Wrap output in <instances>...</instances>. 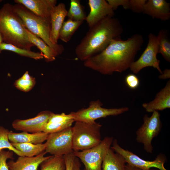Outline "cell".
Listing matches in <instances>:
<instances>
[{
  "mask_svg": "<svg viewBox=\"0 0 170 170\" xmlns=\"http://www.w3.org/2000/svg\"><path fill=\"white\" fill-rule=\"evenodd\" d=\"M144 41L139 34L126 40L114 39L101 52L84 61V65L103 75L122 73L130 68Z\"/></svg>",
  "mask_w": 170,
  "mask_h": 170,
  "instance_id": "obj_1",
  "label": "cell"
},
{
  "mask_svg": "<svg viewBox=\"0 0 170 170\" xmlns=\"http://www.w3.org/2000/svg\"><path fill=\"white\" fill-rule=\"evenodd\" d=\"M123 31L117 18L107 16L92 27L76 47L77 57L84 61L103 51L112 40L120 38Z\"/></svg>",
  "mask_w": 170,
  "mask_h": 170,
  "instance_id": "obj_2",
  "label": "cell"
},
{
  "mask_svg": "<svg viewBox=\"0 0 170 170\" xmlns=\"http://www.w3.org/2000/svg\"><path fill=\"white\" fill-rule=\"evenodd\" d=\"M0 33L3 42L28 50L35 46L30 42L14 5L9 3L4 4L0 9Z\"/></svg>",
  "mask_w": 170,
  "mask_h": 170,
  "instance_id": "obj_3",
  "label": "cell"
},
{
  "mask_svg": "<svg viewBox=\"0 0 170 170\" xmlns=\"http://www.w3.org/2000/svg\"><path fill=\"white\" fill-rule=\"evenodd\" d=\"M15 9L23 21L26 28L31 33L40 38L54 51L57 56L64 50L61 44L53 43L50 38L51 24L50 17L37 16L20 4L14 5Z\"/></svg>",
  "mask_w": 170,
  "mask_h": 170,
  "instance_id": "obj_4",
  "label": "cell"
},
{
  "mask_svg": "<svg viewBox=\"0 0 170 170\" xmlns=\"http://www.w3.org/2000/svg\"><path fill=\"white\" fill-rule=\"evenodd\" d=\"M102 125L95 122L87 123L75 122L72 129V149L73 151L85 150L93 147L101 141Z\"/></svg>",
  "mask_w": 170,
  "mask_h": 170,
  "instance_id": "obj_5",
  "label": "cell"
},
{
  "mask_svg": "<svg viewBox=\"0 0 170 170\" xmlns=\"http://www.w3.org/2000/svg\"><path fill=\"white\" fill-rule=\"evenodd\" d=\"M160 117V113L157 111L153 112L150 116L144 115L143 124L136 132L137 142L143 144L144 149L148 153H152V140L159 135L162 128Z\"/></svg>",
  "mask_w": 170,
  "mask_h": 170,
  "instance_id": "obj_6",
  "label": "cell"
},
{
  "mask_svg": "<svg viewBox=\"0 0 170 170\" xmlns=\"http://www.w3.org/2000/svg\"><path fill=\"white\" fill-rule=\"evenodd\" d=\"M114 139L112 137H105L97 145L85 150L73 151V154L83 163L85 170H102L103 159Z\"/></svg>",
  "mask_w": 170,
  "mask_h": 170,
  "instance_id": "obj_7",
  "label": "cell"
},
{
  "mask_svg": "<svg viewBox=\"0 0 170 170\" xmlns=\"http://www.w3.org/2000/svg\"><path fill=\"white\" fill-rule=\"evenodd\" d=\"M103 104L99 100L92 101L90 103L88 107L82 108L77 111L70 114L74 121L93 123L97 119L105 118L109 116H115L122 114L128 111V107L119 108H106L102 107Z\"/></svg>",
  "mask_w": 170,
  "mask_h": 170,
  "instance_id": "obj_8",
  "label": "cell"
},
{
  "mask_svg": "<svg viewBox=\"0 0 170 170\" xmlns=\"http://www.w3.org/2000/svg\"><path fill=\"white\" fill-rule=\"evenodd\" d=\"M110 148L115 152L121 155L126 163L132 166L142 170H148L153 167L159 170H167L164 166L167 158L163 154H159L153 161L145 160L132 152L122 148L116 139H114Z\"/></svg>",
  "mask_w": 170,
  "mask_h": 170,
  "instance_id": "obj_9",
  "label": "cell"
},
{
  "mask_svg": "<svg viewBox=\"0 0 170 170\" xmlns=\"http://www.w3.org/2000/svg\"><path fill=\"white\" fill-rule=\"evenodd\" d=\"M72 127L48 134L45 143V151L52 156H65L73 152Z\"/></svg>",
  "mask_w": 170,
  "mask_h": 170,
  "instance_id": "obj_10",
  "label": "cell"
},
{
  "mask_svg": "<svg viewBox=\"0 0 170 170\" xmlns=\"http://www.w3.org/2000/svg\"><path fill=\"white\" fill-rule=\"evenodd\" d=\"M158 53V39L157 36L152 33L148 35L147 46L140 57L131 65L130 69L134 73H138L141 70L152 67L161 73L162 71L160 66V61L157 58Z\"/></svg>",
  "mask_w": 170,
  "mask_h": 170,
  "instance_id": "obj_11",
  "label": "cell"
},
{
  "mask_svg": "<svg viewBox=\"0 0 170 170\" xmlns=\"http://www.w3.org/2000/svg\"><path fill=\"white\" fill-rule=\"evenodd\" d=\"M53 112L49 110L40 112L35 117L25 120L16 119L12 126L16 130L31 133L43 132L48 120Z\"/></svg>",
  "mask_w": 170,
  "mask_h": 170,
  "instance_id": "obj_12",
  "label": "cell"
},
{
  "mask_svg": "<svg viewBox=\"0 0 170 170\" xmlns=\"http://www.w3.org/2000/svg\"><path fill=\"white\" fill-rule=\"evenodd\" d=\"M88 4L90 11L85 20L89 28L104 18L115 15L114 10L106 0H89Z\"/></svg>",
  "mask_w": 170,
  "mask_h": 170,
  "instance_id": "obj_13",
  "label": "cell"
},
{
  "mask_svg": "<svg viewBox=\"0 0 170 170\" xmlns=\"http://www.w3.org/2000/svg\"><path fill=\"white\" fill-rule=\"evenodd\" d=\"M36 15L42 17H50L51 12L56 6V0H15Z\"/></svg>",
  "mask_w": 170,
  "mask_h": 170,
  "instance_id": "obj_14",
  "label": "cell"
},
{
  "mask_svg": "<svg viewBox=\"0 0 170 170\" xmlns=\"http://www.w3.org/2000/svg\"><path fill=\"white\" fill-rule=\"evenodd\" d=\"M143 13L153 18L167 20L170 18V4L165 0H147Z\"/></svg>",
  "mask_w": 170,
  "mask_h": 170,
  "instance_id": "obj_15",
  "label": "cell"
},
{
  "mask_svg": "<svg viewBox=\"0 0 170 170\" xmlns=\"http://www.w3.org/2000/svg\"><path fill=\"white\" fill-rule=\"evenodd\" d=\"M46 153L44 151L34 157L19 156L15 161L10 160L7 162L9 170H37L41 163L50 156H45Z\"/></svg>",
  "mask_w": 170,
  "mask_h": 170,
  "instance_id": "obj_16",
  "label": "cell"
},
{
  "mask_svg": "<svg viewBox=\"0 0 170 170\" xmlns=\"http://www.w3.org/2000/svg\"><path fill=\"white\" fill-rule=\"evenodd\" d=\"M67 10L65 4L59 3L52 10L50 15L51 29L50 38L54 44H58L60 30L67 16Z\"/></svg>",
  "mask_w": 170,
  "mask_h": 170,
  "instance_id": "obj_17",
  "label": "cell"
},
{
  "mask_svg": "<svg viewBox=\"0 0 170 170\" xmlns=\"http://www.w3.org/2000/svg\"><path fill=\"white\" fill-rule=\"evenodd\" d=\"M142 106L148 112L156 111H162L170 108V81L167 82L165 86L156 94L151 101L144 103Z\"/></svg>",
  "mask_w": 170,
  "mask_h": 170,
  "instance_id": "obj_18",
  "label": "cell"
},
{
  "mask_svg": "<svg viewBox=\"0 0 170 170\" xmlns=\"http://www.w3.org/2000/svg\"><path fill=\"white\" fill-rule=\"evenodd\" d=\"M74 122L70 114L53 113L49 118L43 132L48 134L59 132L71 127Z\"/></svg>",
  "mask_w": 170,
  "mask_h": 170,
  "instance_id": "obj_19",
  "label": "cell"
},
{
  "mask_svg": "<svg viewBox=\"0 0 170 170\" xmlns=\"http://www.w3.org/2000/svg\"><path fill=\"white\" fill-rule=\"evenodd\" d=\"M48 134L44 132L29 133L22 132L16 133L10 131L8 139L11 143H28L33 144H42L46 141Z\"/></svg>",
  "mask_w": 170,
  "mask_h": 170,
  "instance_id": "obj_20",
  "label": "cell"
},
{
  "mask_svg": "<svg viewBox=\"0 0 170 170\" xmlns=\"http://www.w3.org/2000/svg\"><path fill=\"white\" fill-rule=\"evenodd\" d=\"M126 163L123 156L110 148L103 159L102 170H126Z\"/></svg>",
  "mask_w": 170,
  "mask_h": 170,
  "instance_id": "obj_21",
  "label": "cell"
},
{
  "mask_svg": "<svg viewBox=\"0 0 170 170\" xmlns=\"http://www.w3.org/2000/svg\"><path fill=\"white\" fill-rule=\"evenodd\" d=\"M30 42L41 51L46 62H52L55 60L57 55L53 50L40 38L36 36L26 29Z\"/></svg>",
  "mask_w": 170,
  "mask_h": 170,
  "instance_id": "obj_22",
  "label": "cell"
},
{
  "mask_svg": "<svg viewBox=\"0 0 170 170\" xmlns=\"http://www.w3.org/2000/svg\"><path fill=\"white\" fill-rule=\"evenodd\" d=\"M13 146L24 156L32 157L37 156L45 150V143L33 144L28 143H11Z\"/></svg>",
  "mask_w": 170,
  "mask_h": 170,
  "instance_id": "obj_23",
  "label": "cell"
},
{
  "mask_svg": "<svg viewBox=\"0 0 170 170\" xmlns=\"http://www.w3.org/2000/svg\"><path fill=\"white\" fill-rule=\"evenodd\" d=\"M83 22L75 21L69 19L64 21L59 33V39L64 42H68Z\"/></svg>",
  "mask_w": 170,
  "mask_h": 170,
  "instance_id": "obj_24",
  "label": "cell"
},
{
  "mask_svg": "<svg viewBox=\"0 0 170 170\" xmlns=\"http://www.w3.org/2000/svg\"><path fill=\"white\" fill-rule=\"evenodd\" d=\"M4 50L13 52L21 56L35 60H40L44 58V55L41 52H35L31 51V50L22 48L3 42L0 44V53Z\"/></svg>",
  "mask_w": 170,
  "mask_h": 170,
  "instance_id": "obj_25",
  "label": "cell"
},
{
  "mask_svg": "<svg viewBox=\"0 0 170 170\" xmlns=\"http://www.w3.org/2000/svg\"><path fill=\"white\" fill-rule=\"evenodd\" d=\"M158 53L161 54L167 61L170 62V41L166 30H161L157 36Z\"/></svg>",
  "mask_w": 170,
  "mask_h": 170,
  "instance_id": "obj_26",
  "label": "cell"
},
{
  "mask_svg": "<svg viewBox=\"0 0 170 170\" xmlns=\"http://www.w3.org/2000/svg\"><path fill=\"white\" fill-rule=\"evenodd\" d=\"M87 16L84 8L80 0L70 1V6L66 16L68 19L75 21H84Z\"/></svg>",
  "mask_w": 170,
  "mask_h": 170,
  "instance_id": "obj_27",
  "label": "cell"
},
{
  "mask_svg": "<svg viewBox=\"0 0 170 170\" xmlns=\"http://www.w3.org/2000/svg\"><path fill=\"white\" fill-rule=\"evenodd\" d=\"M40 170H65L64 156H51L40 165Z\"/></svg>",
  "mask_w": 170,
  "mask_h": 170,
  "instance_id": "obj_28",
  "label": "cell"
},
{
  "mask_svg": "<svg viewBox=\"0 0 170 170\" xmlns=\"http://www.w3.org/2000/svg\"><path fill=\"white\" fill-rule=\"evenodd\" d=\"M36 82L35 78L31 76L28 71H26L20 77L15 81L14 85L19 90L26 92L32 89Z\"/></svg>",
  "mask_w": 170,
  "mask_h": 170,
  "instance_id": "obj_29",
  "label": "cell"
},
{
  "mask_svg": "<svg viewBox=\"0 0 170 170\" xmlns=\"http://www.w3.org/2000/svg\"><path fill=\"white\" fill-rule=\"evenodd\" d=\"M10 131L8 129L0 126V150L7 149L13 151L19 156H24L21 153L13 146L9 141L8 135Z\"/></svg>",
  "mask_w": 170,
  "mask_h": 170,
  "instance_id": "obj_30",
  "label": "cell"
},
{
  "mask_svg": "<svg viewBox=\"0 0 170 170\" xmlns=\"http://www.w3.org/2000/svg\"><path fill=\"white\" fill-rule=\"evenodd\" d=\"M13 153L9 150H0V170H9L7 161L8 159H14Z\"/></svg>",
  "mask_w": 170,
  "mask_h": 170,
  "instance_id": "obj_31",
  "label": "cell"
},
{
  "mask_svg": "<svg viewBox=\"0 0 170 170\" xmlns=\"http://www.w3.org/2000/svg\"><path fill=\"white\" fill-rule=\"evenodd\" d=\"M146 0H129V9L133 12L143 13Z\"/></svg>",
  "mask_w": 170,
  "mask_h": 170,
  "instance_id": "obj_32",
  "label": "cell"
},
{
  "mask_svg": "<svg viewBox=\"0 0 170 170\" xmlns=\"http://www.w3.org/2000/svg\"><path fill=\"white\" fill-rule=\"evenodd\" d=\"M125 81L128 86L132 89L137 88L139 84L138 78L134 74H129L127 75L125 77Z\"/></svg>",
  "mask_w": 170,
  "mask_h": 170,
  "instance_id": "obj_33",
  "label": "cell"
},
{
  "mask_svg": "<svg viewBox=\"0 0 170 170\" xmlns=\"http://www.w3.org/2000/svg\"><path fill=\"white\" fill-rule=\"evenodd\" d=\"M106 1L114 10L119 6H122L126 9H129V0H107Z\"/></svg>",
  "mask_w": 170,
  "mask_h": 170,
  "instance_id": "obj_34",
  "label": "cell"
},
{
  "mask_svg": "<svg viewBox=\"0 0 170 170\" xmlns=\"http://www.w3.org/2000/svg\"><path fill=\"white\" fill-rule=\"evenodd\" d=\"M65 163V170H73L74 162L75 158L73 152L64 156Z\"/></svg>",
  "mask_w": 170,
  "mask_h": 170,
  "instance_id": "obj_35",
  "label": "cell"
},
{
  "mask_svg": "<svg viewBox=\"0 0 170 170\" xmlns=\"http://www.w3.org/2000/svg\"><path fill=\"white\" fill-rule=\"evenodd\" d=\"M159 76V78L161 79H165L169 78L170 77V70L166 69Z\"/></svg>",
  "mask_w": 170,
  "mask_h": 170,
  "instance_id": "obj_36",
  "label": "cell"
},
{
  "mask_svg": "<svg viewBox=\"0 0 170 170\" xmlns=\"http://www.w3.org/2000/svg\"><path fill=\"white\" fill-rule=\"evenodd\" d=\"M81 164L79 159L75 157L73 165V170H81Z\"/></svg>",
  "mask_w": 170,
  "mask_h": 170,
  "instance_id": "obj_37",
  "label": "cell"
},
{
  "mask_svg": "<svg viewBox=\"0 0 170 170\" xmlns=\"http://www.w3.org/2000/svg\"><path fill=\"white\" fill-rule=\"evenodd\" d=\"M126 170H142L139 168L132 166L128 164L126 165Z\"/></svg>",
  "mask_w": 170,
  "mask_h": 170,
  "instance_id": "obj_38",
  "label": "cell"
},
{
  "mask_svg": "<svg viewBox=\"0 0 170 170\" xmlns=\"http://www.w3.org/2000/svg\"><path fill=\"white\" fill-rule=\"evenodd\" d=\"M3 42V40L2 36L0 33V44Z\"/></svg>",
  "mask_w": 170,
  "mask_h": 170,
  "instance_id": "obj_39",
  "label": "cell"
},
{
  "mask_svg": "<svg viewBox=\"0 0 170 170\" xmlns=\"http://www.w3.org/2000/svg\"><path fill=\"white\" fill-rule=\"evenodd\" d=\"M148 170H155V169H149Z\"/></svg>",
  "mask_w": 170,
  "mask_h": 170,
  "instance_id": "obj_40",
  "label": "cell"
},
{
  "mask_svg": "<svg viewBox=\"0 0 170 170\" xmlns=\"http://www.w3.org/2000/svg\"><path fill=\"white\" fill-rule=\"evenodd\" d=\"M2 1V0H0V2H1Z\"/></svg>",
  "mask_w": 170,
  "mask_h": 170,
  "instance_id": "obj_41",
  "label": "cell"
}]
</instances>
